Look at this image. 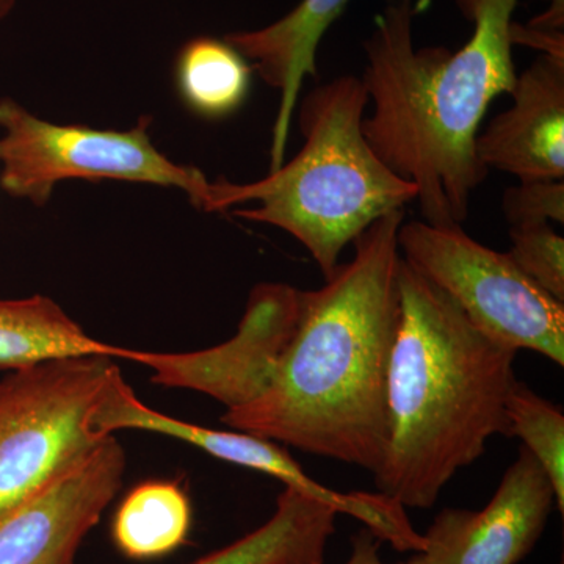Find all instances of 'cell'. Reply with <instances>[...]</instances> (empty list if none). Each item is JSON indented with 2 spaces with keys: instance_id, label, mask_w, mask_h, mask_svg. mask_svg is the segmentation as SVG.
Wrapping results in <instances>:
<instances>
[{
  "instance_id": "cell-1",
  "label": "cell",
  "mask_w": 564,
  "mask_h": 564,
  "mask_svg": "<svg viewBox=\"0 0 564 564\" xmlns=\"http://www.w3.org/2000/svg\"><path fill=\"white\" fill-rule=\"evenodd\" d=\"M404 209L352 242L325 285L302 291L299 322L269 386L226 410L237 432L377 473L389 445V366L402 302Z\"/></svg>"
},
{
  "instance_id": "cell-2",
  "label": "cell",
  "mask_w": 564,
  "mask_h": 564,
  "mask_svg": "<svg viewBox=\"0 0 564 564\" xmlns=\"http://www.w3.org/2000/svg\"><path fill=\"white\" fill-rule=\"evenodd\" d=\"M473 24L456 52L415 47L413 0H386L364 43L373 110L362 132L389 170L417 188L430 225H463L489 170L475 152L489 104L513 91L511 24L518 0H455Z\"/></svg>"
},
{
  "instance_id": "cell-3",
  "label": "cell",
  "mask_w": 564,
  "mask_h": 564,
  "mask_svg": "<svg viewBox=\"0 0 564 564\" xmlns=\"http://www.w3.org/2000/svg\"><path fill=\"white\" fill-rule=\"evenodd\" d=\"M399 332L389 366V445L378 492L432 508L456 473L510 436L507 404L518 350L477 328L406 262L399 269Z\"/></svg>"
},
{
  "instance_id": "cell-4",
  "label": "cell",
  "mask_w": 564,
  "mask_h": 564,
  "mask_svg": "<svg viewBox=\"0 0 564 564\" xmlns=\"http://www.w3.org/2000/svg\"><path fill=\"white\" fill-rule=\"evenodd\" d=\"M369 96L359 77L345 74L313 88L300 106L303 147L262 180L210 182L204 212L291 234L323 276L339 265L345 247L375 221L417 199V188L393 174L362 132Z\"/></svg>"
},
{
  "instance_id": "cell-5",
  "label": "cell",
  "mask_w": 564,
  "mask_h": 564,
  "mask_svg": "<svg viewBox=\"0 0 564 564\" xmlns=\"http://www.w3.org/2000/svg\"><path fill=\"white\" fill-rule=\"evenodd\" d=\"M120 373L110 356H70L0 380V514L109 437L99 432L96 415Z\"/></svg>"
},
{
  "instance_id": "cell-6",
  "label": "cell",
  "mask_w": 564,
  "mask_h": 564,
  "mask_svg": "<svg viewBox=\"0 0 564 564\" xmlns=\"http://www.w3.org/2000/svg\"><path fill=\"white\" fill-rule=\"evenodd\" d=\"M150 118L129 131H102L41 120L14 99H0V184L35 206L50 202L62 181H126L180 188L203 210L210 181L177 165L152 143Z\"/></svg>"
},
{
  "instance_id": "cell-7",
  "label": "cell",
  "mask_w": 564,
  "mask_h": 564,
  "mask_svg": "<svg viewBox=\"0 0 564 564\" xmlns=\"http://www.w3.org/2000/svg\"><path fill=\"white\" fill-rule=\"evenodd\" d=\"M403 261L436 285L486 336L564 364V303L538 288L508 252L485 247L463 225L403 221Z\"/></svg>"
},
{
  "instance_id": "cell-8",
  "label": "cell",
  "mask_w": 564,
  "mask_h": 564,
  "mask_svg": "<svg viewBox=\"0 0 564 564\" xmlns=\"http://www.w3.org/2000/svg\"><path fill=\"white\" fill-rule=\"evenodd\" d=\"M99 432L113 436L120 430H140L174 437L182 443L195 445L221 462L248 467L258 473L278 478L284 486L317 497L334 505L340 514H350L361 521L380 541H389L399 551H406L414 544L417 532L408 521L404 507L391 497L377 492L333 491L313 480L288 452L272 441L254 434L212 430L195 423L170 417L147 406L122 373L111 384L101 410L96 415Z\"/></svg>"
},
{
  "instance_id": "cell-9",
  "label": "cell",
  "mask_w": 564,
  "mask_h": 564,
  "mask_svg": "<svg viewBox=\"0 0 564 564\" xmlns=\"http://www.w3.org/2000/svg\"><path fill=\"white\" fill-rule=\"evenodd\" d=\"M302 306V291L282 282L252 289L236 336L191 352L129 350L126 361L152 372V383L203 392L226 410L251 402L272 380Z\"/></svg>"
},
{
  "instance_id": "cell-10",
  "label": "cell",
  "mask_w": 564,
  "mask_h": 564,
  "mask_svg": "<svg viewBox=\"0 0 564 564\" xmlns=\"http://www.w3.org/2000/svg\"><path fill=\"white\" fill-rule=\"evenodd\" d=\"M124 448L102 441L87 458L0 514V564H74L82 541L120 492Z\"/></svg>"
},
{
  "instance_id": "cell-11",
  "label": "cell",
  "mask_w": 564,
  "mask_h": 564,
  "mask_svg": "<svg viewBox=\"0 0 564 564\" xmlns=\"http://www.w3.org/2000/svg\"><path fill=\"white\" fill-rule=\"evenodd\" d=\"M555 505L551 478L522 445L485 510L445 508L423 534L425 564H518Z\"/></svg>"
},
{
  "instance_id": "cell-12",
  "label": "cell",
  "mask_w": 564,
  "mask_h": 564,
  "mask_svg": "<svg viewBox=\"0 0 564 564\" xmlns=\"http://www.w3.org/2000/svg\"><path fill=\"white\" fill-rule=\"evenodd\" d=\"M510 95L513 106L475 140L478 161L521 182L563 181L564 58L541 54Z\"/></svg>"
},
{
  "instance_id": "cell-13",
  "label": "cell",
  "mask_w": 564,
  "mask_h": 564,
  "mask_svg": "<svg viewBox=\"0 0 564 564\" xmlns=\"http://www.w3.org/2000/svg\"><path fill=\"white\" fill-rule=\"evenodd\" d=\"M350 0H300L285 17L267 28L226 35L267 85L280 93L270 144V172L285 159L289 132L306 77L317 79V51L323 36Z\"/></svg>"
},
{
  "instance_id": "cell-14",
  "label": "cell",
  "mask_w": 564,
  "mask_h": 564,
  "mask_svg": "<svg viewBox=\"0 0 564 564\" xmlns=\"http://www.w3.org/2000/svg\"><path fill=\"white\" fill-rule=\"evenodd\" d=\"M339 514L334 505L285 486L265 524L192 564H323Z\"/></svg>"
},
{
  "instance_id": "cell-15",
  "label": "cell",
  "mask_w": 564,
  "mask_h": 564,
  "mask_svg": "<svg viewBox=\"0 0 564 564\" xmlns=\"http://www.w3.org/2000/svg\"><path fill=\"white\" fill-rule=\"evenodd\" d=\"M128 348L93 339L52 299L0 300V370H20L70 356L124 359Z\"/></svg>"
},
{
  "instance_id": "cell-16",
  "label": "cell",
  "mask_w": 564,
  "mask_h": 564,
  "mask_svg": "<svg viewBox=\"0 0 564 564\" xmlns=\"http://www.w3.org/2000/svg\"><path fill=\"white\" fill-rule=\"evenodd\" d=\"M192 503L177 481L150 480L124 497L111 525L121 554L132 560L161 558L187 540Z\"/></svg>"
},
{
  "instance_id": "cell-17",
  "label": "cell",
  "mask_w": 564,
  "mask_h": 564,
  "mask_svg": "<svg viewBox=\"0 0 564 564\" xmlns=\"http://www.w3.org/2000/svg\"><path fill=\"white\" fill-rule=\"evenodd\" d=\"M251 73L250 63L236 47L212 36L188 41L174 69L182 102L207 120H221L243 106Z\"/></svg>"
},
{
  "instance_id": "cell-18",
  "label": "cell",
  "mask_w": 564,
  "mask_h": 564,
  "mask_svg": "<svg viewBox=\"0 0 564 564\" xmlns=\"http://www.w3.org/2000/svg\"><path fill=\"white\" fill-rule=\"evenodd\" d=\"M511 437L536 458L551 478L555 505L564 513V414L558 404L549 402L525 383L516 380L507 404Z\"/></svg>"
},
{
  "instance_id": "cell-19",
  "label": "cell",
  "mask_w": 564,
  "mask_h": 564,
  "mask_svg": "<svg viewBox=\"0 0 564 564\" xmlns=\"http://www.w3.org/2000/svg\"><path fill=\"white\" fill-rule=\"evenodd\" d=\"M511 256L521 272L556 302L564 303V240L551 223L510 228Z\"/></svg>"
},
{
  "instance_id": "cell-20",
  "label": "cell",
  "mask_w": 564,
  "mask_h": 564,
  "mask_svg": "<svg viewBox=\"0 0 564 564\" xmlns=\"http://www.w3.org/2000/svg\"><path fill=\"white\" fill-rule=\"evenodd\" d=\"M503 214L513 226L564 223L563 181L521 182L503 193Z\"/></svg>"
},
{
  "instance_id": "cell-21",
  "label": "cell",
  "mask_w": 564,
  "mask_h": 564,
  "mask_svg": "<svg viewBox=\"0 0 564 564\" xmlns=\"http://www.w3.org/2000/svg\"><path fill=\"white\" fill-rule=\"evenodd\" d=\"M511 43L524 44L533 50L543 51V54L564 58V32L540 31L529 25L511 24Z\"/></svg>"
},
{
  "instance_id": "cell-22",
  "label": "cell",
  "mask_w": 564,
  "mask_h": 564,
  "mask_svg": "<svg viewBox=\"0 0 564 564\" xmlns=\"http://www.w3.org/2000/svg\"><path fill=\"white\" fill-rule=\"evenodd\" d=\"M380 540L370 530L364 529L351 538V555L345 564H388L378 555ZM399 564H425L422 555L414 556L406 563Z\"/></svg>"
},
{
  "instance_id": "cell-23",
  "label": "cell",
  "mask_w": 564,
  "mask_h": 564,
  "mask_svg": "<svg viewBox=\"0 0 564 564\" xmlns=\"http://www.w3.org/2000/svg\"><path fill=\"white\" fill-rule=\"evenodd\" d=\"M549 10L530 21L529 28L540 31L563 32L564 29V0H547Z\"/></svg>"
},
{
  "instance_id": "cell-24",
  "label": "cell",
  "mask_w": 564,
  "mask_h": 564,
  "mask_svg": "<svg viewBox=\"0 0 564 564\" xmlns=\"http://www.w3.org/2000/svg\"><path fill=\"white\" fill-rule=\"evenodd\" d=\"M14 3H17V0H0V21L9 17L11 10L14 9Z\"/></svg>"
}]
</instances>
